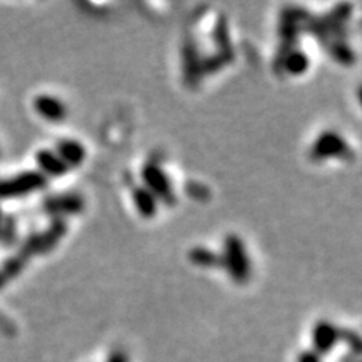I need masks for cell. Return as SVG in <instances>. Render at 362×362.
Segmentation results:
<instances>
[{
    "mask_svg": "<svg viewBox=\"0 0 362 362\" xmlns=\"http://www.w3.org/2000/svg\"><path fill=\"white\" fill-rule=\"evenodd\" d=\"M346 151V142L339 134L332 132L323 133L313 146V156L315 158H326L331 156H341Z\"/></svg>",
    "mask_w": 362,
    "mask_h": 362,
    "instance_id": "277c9868",
    "label": "cell"
},
{
    "mask_svg": "<svg viewBox=\"0 0 362 362\" xmlns=\"http://www.w3.org/2000/svg\"><path fill=\"white\" fill-rule=\"evenodd\" d=\"M221 258H222V264L226 266L231 276L237 282L247 281L249 274H251V269H249V259L240 239H237L235 235L226 237L225 245H223V257Z\"/></svg>",
    "mask_w": 362,
    "mask_h": 362,
    "instance_id": "6da1fadb",
    "label": "cell"
},
{
    "mask_svg": "<svg viewBox=\"0 0 362 362\" xmlns=\"http://www.w3.org/2000/svg\"><path fill=\"white\" fill-rule=\"evenodd\" d=\"M82 209V201L77 197H62L50 201V210L76 213Z\"/></svg>",
    "mask_w": 362,
    "mask_h": 362,
    "instance_id": "7c38bea8",
    "label": "cell"
},
{
    "mask_svg": "<svg viewBox=\"0 0 362 362\" xmlns=\"http://www.w3.org/2000/svg\"><path fill=\"white\" fill-rule=\"evenodd\" d=\"M299 362H319V356L315 354H303L300 355Z\"/></svg>",
    "mask_w": 362,
    "mask_h": 362,
    "instance_id": "4fadbf2b",
    "label": "cell"
},
{
    "mask_svg": "<svg viewBox=\"0 0 362 362\" xmlns=\"http://www.w3.org/2000/svg\"><path fill=\"white\" fill-rule=\"evenodd\" d=\"M45 185V180L38 173H26L14 180L0 181V198H14L28 195L29 192L37 190Z\"/></svg>",
    "mask_w": 362,
    "mask_h": 362,
    "instance_id": "7a4b0ae2",
    "label": "cell"
},
{
    "mask_svg": "<svg viewBox=\"0 0 362 362\" xmlns=\"http://www.w3.org/2000/svg\"><path fill=\"white\" fill-rule=\"evenodd\" d=\"M61 160L68 166H78L82 165V162L85 160L86 151L83 148V145L77 141L73 139H65L62 142L58 144V153Z\"/></svg>",
    "mask_w": 362,
    "mask_h": 362,
    "instance_id": "5b68a950",
    "label": "cell"
},
{
    "mask_svg": "<svg viewBox=\"0 0 362 362\" xmlns=\"http://www.w3.org/2000/svg\"><path fill=\"white\" fill-rule=\"evenodd\" d=\"M284 65L290 74H302L308 68L310 59L303 52H291L287 56Z\"/></svg>",
    "mask_w": 362,
    "mask_h": 362,
    "instance_id": "30bf717a",
    "label": "cell"
},
{
    "mask_svg": "<svg viewBox=\"0 0 362 362\" xmlns=\"http://www.w3.org/2000/svg\"><path fill=\"white\" fill-rule=\"evenodd\" d=\"M37 162L44 173H47L49 175H53V177L64 175L68 171L66 165L61 160L59 156L52 151H45V150L40 151L37 154Z\"/></svg>",
    "mask_w": 362,
    "mask_h": 362,
    "instance_id": "ba28073f",
    "label": "cell"
},
{
    "mask_svg": "<svg viewBox=\"0 0 362 362\" xmlns=\"http://www.w3.org/2000/svg\"><path fill=\"white\" fill-rule=\"evenodd\" d=\"M142 178L145 189H148L156 198H160L166 202L174 201L173 187L162 168L156 163H148L142 169Z\"/></svg>",
    "mask_w": 362,
    "mask_h": 362,
    "instance_id": "3957f363",
    "label": "cell"
},
{
    "mask_svg": "<svg viewBox=\"0 0 362 362\" xmlns=\"http://www.w3.org/2000/svg\"><path fill=\"white\" fill-rule=\"evenodd\" d=\"M190 259L202 267H211L214 264H222L221 257H218L214 252L209 251V249H204V247L194 249V251L190 252Z\"/></svg>",
    "mask_w": 362,
    "mask_h": 362,
    "instance_id": "8fae6325",
    "label": "cell"
},
{
    "mask_svg": "<svg viewBox=\"0 0 362 362\" xmlns=\"http://www.w3.org/2000/svg\"><path fill=\"white\" fill-rule=\"evenodd\" d=\"M35 110L41 117L47 118L50 121H59L65 117V106L62 101L50 95H40L35 100Z\"/></svg>",
    "mask_w": 362,
    "mask_h": 362,
    "instance_id": "52a82bcc",
    "label": "cell"
},
{
    "mask_svg": "<svg viewBox=\"0 0 362 362\" xmlns=\"http://www.w3.org/2000/svg\"><path fill=\"white\" fill-rule=\"evenodd\" d=\"M338 338V329L327 322H320L313 331V341L319 352H329Z\"/></svg>",
    "mask_w": 362,
    "mask_h": 362,
    "instance_id": "8992f818",
    "label": "cell"
},
{
    "mask_svg": "<svg viewBox=\"0 0 362 362\" xmlns=\"http://www.w3.org/2000/svg\"><path fill=\"white\" fill-rule=\"evenodd\" d=\"M133 199L136 204V209L145 218H151L154 216V213L157 210V198L151 194L148 189L145 187H136Z\"/></svg>",
    "mask_w": 362,
    "mask_h": 362,
    "instance_id": "9c48e42d",
    "label": "cell"
}]
</instances>
